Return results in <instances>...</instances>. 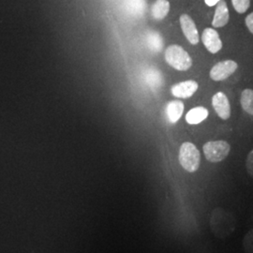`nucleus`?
<instances>
[{
  "mask_svg": "<svg viewBox=\"0 0 253 253\" xmlns=\"http://www.w3.org/2000/svg\"><path fill=\"white\" fill-rule=\"evenodd\" d=\"M184 112V103L181 100H171L166 106V114L169 121L174 124L180 119Z\"/></svg>",
  "mask_w": 253,
  "mask_h": 253,
  "instance_id": "nucleus-11",
  "label": "nucleus"
},
{
  "mask_svg": "<svg viewBox=\"0 0 253 253\" xmlns=\"http://www.w3.org/2000/svg\"><path fill=\"white\" fill-rule=\"evenodd\" d=\"M230 19L229 9L226 2L224 0H220L217 4L214 18L212 21V26L214 27H225Z\"/></svg>",
  "mask_w": 253,
  "mask_h": 253,
  "instance_id": "nucleus-10",
  "label": "nucleus"
},
{
  "mask_svg": "<svg viewBox=\"0 0 253 253\" xmlns=\"http://www.w3.org/2000/svg\"><path fill=\"white\" fill-rule=\"evenodd\" d=\"M148 45L152 48L154 51H160L163 47V41L162 38L158 33H150V35L147 37Z\"/></svg>",
  "mask_w": 253,
  "mask_h": 253,
  "instance_id": "nucleus-15",
  "label": "nucleus"
},
{
  "mask_svg": "<svg viewBox=\"0 0 253 253\" xmlns=\"http://www.w3.org/2000/svg\"><path fill=\"white\" fill-rule=\"evenodd\" d=\"M165 60L173 69L185 72L192 66V59L189 53L179 45L172 44L165 51Z\"/></svg>",
  "mask_w": 253,
  "mask_h": 253,
  "instance_id": "nucleus-2",
  "label": "nucleus"
},
{
  "mask_svg": "<svg viewBox=\"0 0 253 253\" xmlns=\"http://www.w3.org/2000/svg\"><path fill=\"white\" fill-rule=\"evenodd\" d=\"M198 88H199V84L197 82L188 80V81L181 82L172 85L171 93L172 96L176 98L189 99L196 93Z\"/></svg>",
  "mask_w": 253,
  "mask_h": 253,
  "instance_id": "nucleus-8",
  "label": "nucleus"
},
{
  "mask_svg": "<svg viewBox=\"0 0 253 253\" xmlns=\"http://www.w3.org/2000/svg\"><path fill=\"white\" fill-rule=\"evenodd\" d=\"M170 10V3L167 0H156L151 8V14L157 20H163Z\"/></svg>",
  "mask_w": 253,
  "mask_h": 253,
  "instance_id": "nucleus-13",
  "label": "nucleus"
},
{
  "mask_svg": "<svg viewBox=\"0 0 253 253\" xmlns=\"http://www.w3.org/2000/svg\"><path fill=\"white\" fill-rule=\"evenodd\" d=\"M241 107L246 113L253 117V90L247 88L242 91L240 97Z\"/></svg>",
  "mask_w": 253,
  "mask_h": 253,
  "instance_id": "nucleus-14",
  "label": "nucleus"
},
{
  "mask_svg": "<svg viewBox=\"0 0 253 253\" xmlns=\"http://www.w3.org/2000/svg\"><path fill=\"white\" fill-rule=\"evenodd\" d=\"M208 109L202 106L190 109L186 115V121L190 125H198L201 122L205 121L208 118Z\"/></svg>",
  "mask_w": 253,
  "mask_h": 253,
  "instance_id": "nucleus-12",
  "label": "nucleus"
},
{
  "mask_svg": "<svg viewBox=\"0 0 253 253\" xmlns=\"http://www.w3.org/2000/svg\"><path fill=\"white\" fill-rule=\"evenodd\" d=\"M212 106L219 118L227 120L231 117V105L223 92H217L213 96Z\"/></svg>",
  "mask_w": 253,
  "mask_h": 253,
  "instance_id": "nucleus-9",
  "label": "nucleus"
},
{
  "mask_svg": "<svg viewBox=\"0 0 253 253\" xmlns=\"http://www.w3.org/2000/svg\"><path fill=\"white\" fill-rule=\"evenodd\" d=\"M202 42L211 54H217L222 48V42L214 28L208 27L203 31Z\"/></svg>",
  "mask_w": 253,
  "mask_h": 253,
  "instance_id": "nucleus-7",
  "label": "nucleus"
},
{
  "mask_svg": "<svg viewBox=\"0 0 253 253\" xmlns=\"http://www.w3.org/2000/svg\"><path fill=\"white\" fill-rule=\"evenodd\" d=\"M178 160L181 166L186 171L195 172L199 169L201 154L196 145L190 142H186L181 145Z\"/></svg>",
  "mask_w": 253,
  "mask_h": 253,
  "instance_id": "nucleus-3",
  "label": "nucleus"
},
{
  "mask_svg": "<svg viewBox=\"0 0 253 253\" xmlns=\"http://www.w3.org/2000/svg\"><path fill=\"white\" fill-rule=\"evenodd\" d=\"M232 3L238 13H244L251 6V0H232Z\"/></svg>",
  "mask_w": 253,
  "mask_h": 253,
  "instance_id": "nucleus-16",
  "label": "nucleus"
},
{
  "mask_svg": "<svg viewBox=\"0 0 253 253\" xmlns=\"http://www.w3.org/2000/svg\"><path fill=\"white\" fill-rule=\"evenodd\" d=\"M212 233L218 238H226L235 231V218L232 214L221 208H215L209 220Z\"/></svg>",
  "mask_w": 253,
  "mask_h": 253,
  "instance_id": "nucleus-1",
  "label": "nucleus"
},
{
  "mask_svg": "<svg viewBox=\"0 0 253 253\" xmlns=\"http://www.w3.org/2000/svg\"><path fill=\"white\" fill-rule=\"evenodd\" d=\"M203 151L208 162L213 163L224 161L231 151V145L223 140L210 141L203 146Z\"/></svg>",
  "mask_w": 253,
  "mask_h": 253,
  "instance_id": "nucleus-4",
  "label": "nucleus"
},
{
  "mask_svg": "<svg viewBox=\"0 0 253 253\" xmlns=\"http://www.w3.org/2000/svg\"><path fill=\"white\" fill-rule=\"evenodd\" d=\"M219 1H220V0H205L206 4H207L208 6H209V7H213V6L217 5Z\"/></svg>",
  "mask_w": 253,
  "mask_h": 253,
  "instance_id": "nucleus-20",
  "label": "nucleus"
},
{
  "mask_svg": "<svg viewBox=\"0 0 253 253\" xmlns=\"http://www.w3.org/2000/svg\"><path fill=\"white\" fill-rule=\"evenodd\" d=\"M180 26L184 36L190 42V43L196 45L200 42L199 32L194 21L188 14H182L180 16Z\"/></svg>",
  "mask_w": 253,
  "mask_h": 253,
  "instance_id": "nucleus-6",
  "label": "nucleus"
},
{
  "mask_svg": "<svg viewBox=\"0 0 253 253\" xmlns=\"http://www.w3.org/2000/svg\"><path fill=\"white\" fill-rule=\"evenodd\" d=\"M246 25L249 28V30L251 31V33L253 34V12L250 13L247 17H246Z\"/></svg>",
  "mask_w": 253,
  "mask_h": 253,
  "instance_id": "nucleus-19",
  "label": "nucleus"
},
{
  "mask_svg": "<svg viewBox=\"0 0 253 253\" xmlns=\"http://www.w3.org/2000/svg\"><path fill=\"white\" fill-rule=\"evenodd\" d=\"M238 68V64L234 60H224L213 66L209 76L213 81H224L232 74L235 73Z\"/></svg>",
  "mask_w": 253,
  "mask_h": 253,
  "instance_id": "nucleus-5",
  "label": "nucleus"
},
{
  "mask_svg": "<svg viewBox=\"0 0 253 253\" xmlns=\"http://www.w3.org/2000/svg\"><path fill=\"white\" fill-rule=\"evenodd\" d=\"M245 253H253V229L249 231L243 239Z\"/></svg>",
  "mask_w": 253,
  "mask_h": 253,
  "instance_id": "nucleus-17",
  "label": "nucleus"
},
{
  "mask_svg": "<svg viewBox=\"0 0 253 253\" xmlns=\"http://www.w3.org/2000/svg\"><path fill=\"white\" fill-rule=\"evenodd\" d=\"M246 169L247 172L253 178V149L249 153L246 160Z\"/></svg>",
  "mask_w": 253,
  "mask_h": 253,
  "instance_id": "nucleus-18",
  "label": "nucleus"
}]
</instances>
